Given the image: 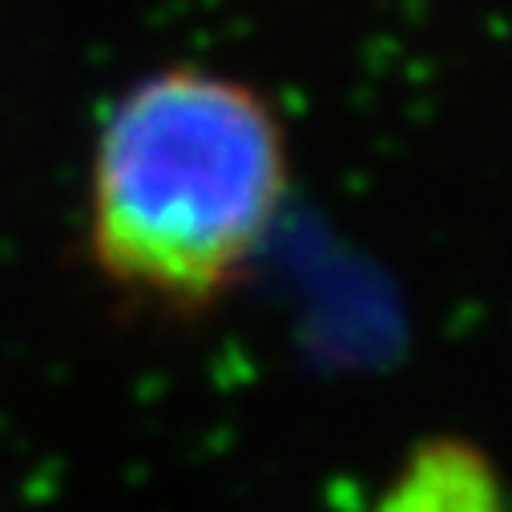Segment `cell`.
<instances>
[{
	"instance_id": "6da1fadb",
	"label": "cell",
	"mask_w": 512,
	"mask_h": 512,
	"mask_svg": "<svg viewBox=\"0 0 512 512\" xmlns=\"http://www.w3.org/2000/svg\"><path fill=\"white\" fill-rule=\"evenodd\" d=\"M287 194L271 101L226 73L166 65L105 113L89 166V259L121 295L206 311L263 254Z\"/></svg>"
},
{
	"instance_id": "7a4b0ae2",
	"label": "cell",
	"mask_w": 512,
	"mask_h": 512,
	"mask_svg": "<svg viewBox=\"0 0 512 512\" xmlns=\"http://www.w3.org/2000/svg\"><path fill=\"white\" fill-rule=\"evenodd\" d=\"M375 512H508V500L480 448L456 436H436L408 452Z\"/></svg>"
}]
</instances>
